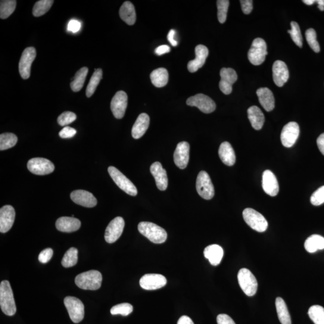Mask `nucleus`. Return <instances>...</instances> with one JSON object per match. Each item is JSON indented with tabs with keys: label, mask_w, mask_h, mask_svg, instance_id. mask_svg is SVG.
Here are the masks:
<instances>
[{
	"label": "nucleus",
	"mask_w": 324,
	"mask_h": 324,
	"mask_svg": "<svg viewBox=\"0 0 324 324\" xmlns=\"http://www.w3.org/2000/svg\"><path fill=\"white\" fill-rule=\"evenodd\" d=\"M0 306L6 315L14 316L17 312V306L10 283L4 280L0 285Z\"/></svg>",
	"instance_id": "1"
},
{
	"label": "nucleus",
	"mask_w": 324,
	"mask_h": 324,
	"mask_svg": "<svg viewBox=\"0 0 324 324\" xmlns=\"http://www.w3.org/2000/svg\"><path fill=\"white\" fill-rule=\"evenodd\" d=\"M139 232L155 244H161L166 241L167 232L156 224L148 222H142L138 225Z\"/></svg>",
	"instance_id": "2"
},
{
	"label": "nucleus",
	"mask_w": 324,
	"mask_h": 324,
	"mask_svg": "<svg viewBox=\"0 0 324 324\" xmlns=\"http://www.w3.org/2000/svg\"><path fill=\"white\" fill-rule=\"evenodd\" d=\"M102 275L96 270L80 273L75 278L76 285L85 290H98L101 287Z\"/></svg>",
	"instance_id": "3"
},
{
	"label": "nucleus",
	"mask_w": 324,
	"mask_h": 324,
	"mask_svg": "<svg viewBox=\"0 0 324 324\" xmlns=\"http://www.w3.org/2000/svg\"><path fill=\"white\" fill-rule=\"evenodd\" d=\"M242 216L246 223L252 229L259 232H263L267 230L269 224L266 218L259 212L252 208H246L242 212Z\"/></svg>",
	"instance_id": "4"
},
{
	"label": "nucleus",
	"mask_w": 324,
	"mask_h": 324,
	"mask_svg": "<svg viewBox=\"0 0 324 324\" xmlns=\"http://www.w3.org/2000/svg\"><path fill=\"white\" fill-rule=\"evenodd\" d=\"M238 280L239 286L246 295L249 297L256 294L258 289V282L250 270L241 269L238 273Z\"/></svg>",
	"instance_id": "5"
},
{
	"label": "nucleus",
	"mask_w": 324,
	"mask_h": 324,
	"mask_svg": "<svg viewBox=\"0 0 324 324\" xmlns=\"http://www.w3.org/2000/svg\"><path fill=\"white\" fill-rule=\"evenodd\" d=\"M267 54V46L265 40L261 38L255 39L248 52L249 60L252 64L259 65L264 63Z\"/></svg>",
	"instance_id": "6"
},
{
	"label": "nucleus",
	"mask_w": 324,
	"mask_h": 324,
	"mask_svg": "<svg viewBox=\"0 0 324 324\" xmlns=\"http://www.w3.org/2000/svg\"><path fill=\"white\" fill-rule=\"evenodd\" d=\"M108 171L112 179L122 191L130 196H135L138 194L135 186L116 168L110 167Z\"/></svg>",
	"instance_id": "7"
},
{
	"label": "nucleus",
	"mask_w": 324,
	"mask_h": 324,
	"mask_svg": "<svg viewBox=\"0 0 324 324\" xmlns=\"http://www.w3.org/2000/svg\"><path fill=\"white\" fill-rule=\"evenodd\" d=\"M64 304L68 311L70 319L74 323L82 321L85 314L84 305L79 299L74 297H66L64 298Z\"/></svg>",
	"instance_id": "8"
},
{
	"label": "nucleus",
	"mask_w": 324,
	"mask_h": 324,
	"mask_svg": "<svg viewBox=\"0 0 324 324\" xmlns=\"http://www.w3.org/2000/svg\"><path fill=\"white\" fill-rule=\"evenodd\" d=\"M196 191L202 198L210 200L214 195V188L209 175L205 171L199 173L196 179Z\"/></svg>",
	"instance_id": "9"
},
{
	"label": "nucleus",
	"mask_w": 324,
	"mask_h": 324,
	"mask_svg": "<svg viewBox=\"0 0 324 324\" xmlns=\"http://www.w3.org/2000/svg\"><path fill=\"white\" fill-rule=\"evenodd\" d=\"M28 169L31 173L38 176H45L54 171V165L45 158L36 157L30 159L27 164Z\"/></svg>",
	"instance_id": "10"
},
{
	"label": "nucleus",
	"mask_w": 324,
	"mask_h": 324,
	"mask_svg": "<svg viewBox=\"0 0 324 324\" xmlns=\"http://www.w3.org/2000/svg\"><path fill=\"white\" fill-rule=\"evenodd\" d=\"M36 57V50L34 47L25 49L22 54L19 63V71L22 78L29 79L31 74V68Z\"/></svg>",
	"instance_id": "11"
},
{
	"label": "nucleus",
	"mask_w": 324,
	"mask_h": 324,
	"mask_svg": "<svg viewBox=\"0 0 324 324\" xmlns=\"http://www.w3.org/2000/svg\"><path fill=\"white\" fill-rule=\"evenodd\" d=\"M187 105L197 107L205 114L213 113L216 110L215 102L208 96L204 94H198L189 98L186 101Z\"/></svg>",
	"instance_id": "12"
},
{
	"label": "nucleus",
	"mask_w": 324,
	"mask_h": 324,
	"mask_svg": "<svg viewBox=\"0 0 324 324\" xmlns=\"http://www.w3.org/2000/svg\"><path fill=\"white\" fill-rule=\"evenodd\" d=\"M125 222L121 217H115L109 223L105 230V239L110 244L117 240L122 234Z\"/></svg>",
	"instance_id": "13"
},
{
	"label": "nucleus",
	"mask_w": 324,
	"mask_h": 324,
	"mask_svg": "<svg viewBox=\"0 0 324 324\" xmlns=\"http://www.w3.org/2000/svg\"><path fill=\"white\" fill-rule=\"evenodd\" d=\"M166 277L159 274H146L140 279L139 284L145 290H155L167 285Z\"/></svg>",
	"instance_id": "14"
},
{
	"label": "nucleus",
	"mask_w": 324,
	"mask_h": 324,
	"mask_svg": "<svg viewBox=\"0 0 324 324\" xmlns=\"http://www.w3.org/2000/svg\"><path fill=\"white\" fill-rule=\"evenodd\" d=\"M300 134V127L295 122H289L283 127L282 131V144L285 147L290 148L295 144Z\"/></svg>",
	"instance_id": "15"
},
{
	"label": "nucleus",
	"mask_w": 324,
	"mask_h": 324,
	"mask_svg": "<svg viewBox=\"0 0 324 324\" xmlns=\"http://www.w3.org/2000/svg\"><path fill=\"white\" fill-rule=\"evenodd\" d=\"M128 103V97L123 91L118 92L115 95L111 103V110L114 116L117 119H121L125 114Z\"/></svg>",
	"instance_id": "16"
},
{
	"label": "nucleus",
	"mask_w": 324,
	"mask_h": 324,
	"mask_svg": "<svg viewBox=\"0 0 324 324\" xmlns=\"http://www.w3.org/2000/svg\"><path fill=\"white\" fill-rule=\"evenodd\" d=\"M221 80L219 88L224 94L229 95L232 92V85L237 80V74L231 68H222L220 71Z\"/></svg>",
	"instance_id": "17"
},
{
	"label": "nucleus",
	"mask_w": 324,
	"mask_h": 324,
	"mask_svg": "<svg viewBox=\"0 0 324 324\" xmlns=\"http://www.w3.org/2000/svg\"><path fill=\"white\" fill-rule=\"evenodd\" d=\"M70 198L74 203L85 207H94L98 204L97 199L95 196L84 190H77L71 192Z\"/></svg>",
	"instance_id": "18"
},
{
	"label": "nucleus",
	"mask_w": 324,
	"mask_h": 324,
	"mask_svg": "<svg viewBox=\"0 0 324 324\" xmlns=\"http://www.w3.org/2000/svg\"><path fill=\"white\" fill-rule=\"evenodd\" d=\"M190 145L188 142H181L177 145L174 154L176 165L180 169H185L189 161Z\"/></svg>",
	"instance_id": "19"
},
{
	"label": "nucleus",
	"mask_w": 324,
	"mask_h": 324,
	"mask_svg": "<svg viewBox=\"0 0 324 324\" xmlns=\"http://www.w3.org/2000/svg\"><path fill=\"white\" fill-rule=\"evenodd\" d=\"M15 219V211L11 205H5L0 210V232L6 233L12 228Z\"/></svg>",
	"instance_id": "20"
},
{
	"label": "nucleus",
	"mask_w": 324,
	"mask_h": 324,
	"mask_svg": "<svg viewBox=\"0 0 324 324\" xmlns=\"http://www.w3.org/2000/svg\"><path fill=\"white\" fill-rule=\"evenodd\" d=\"M273 77L277 86L281 87L289 79V71L284 62L277 60L273 65Z\"/></svg>",
	"instance_id": "21"
},
{
	"label": "nucleus",
	"mask_w": 324,
	"mask_h": 324,
	"mask_svg": "<svg viewBox=\"0 0 324 324\" xmlns=\"http://www.w3.org/2000/svg\"><path fill=\"white\" fill-rule=\"evenodd\" d=\"M208 49L206 46L199 45L195 48L196 58L189 62L188 68L190 72L194 73L204 65L208 55Z\"/></svg>",
	"instance_id": "22"
},
{
	"label": "nucleus",
	"mask_w": 324,
	"mask_h": 324,
	"mask_svg": "<svg viewBox=\"0 0 324 324\" xmlns=\"http://www.w3.org/2000/svg\"><path fill=\"white\" fill-rule=\"evenodd\" d=\"M150 172L155 181L157 188L164 191L168 188V180L167 171L162 167L160 162H154L150 167Z\"/></svg>",
	"instance_id": "23"
},
{
	"label": "nucleus",
	"mask_w": 324,
	"mask_h": 324,
	"mask_svg": "<svg viewBox=\"0 0 324 324\" xmlns=\"http://www.w3.org/2000/svg\"><path fill=\"white\" fill-rule=\"evenodd\" d=\"M263 188L267 195L276 196L278 194L279 186L276 177L272 171H265L263 175Z\"/></svg>",
	"instance_id": "24"
},
{
	"label": "nucleus",
	"mask_w": 324,
	"mask_h": 324,
	"mask_svg": "<svg viewBox=\"0 0 324 324\" xmlns=\"http://www.w3.org/2000/svg\"><path fill=\"white\" fill-rule=\"evenodd\" d=\"M80 220L73 217H61L55 223L57 229L63 232L76 231L80 228Z\"/></svg>",
	"instance_id": "25"
},
{
	"label": "nucleus",
	"mask_w": 324,
	"mask_h": 324,
	"mask_svg": "<svg viewBox=\"0 0 324 324\" xmlns=\"http://www.w3.org/2000/svg\"><path fill=\"white\" fill-rule=\"evenodd\" d=\"M149 125V117L145 113L139 115L133 126L132 135L134 139L141 138L148 130Z\"/></svg>",
	"instance_id": "26"
},
{
	"label": "nucleus",
	"mask_w": 324,
	"mask_h": 324,
	"mask_svg": "<svg viewBox=\"0 0 324 324\" xmlns=\"http://www.w3.org/2000/svg\"><path fill=\"white\" fill-rule=\"evenodd\" d=\"M223 250L221 246L212 245L204 249V257L209 261L212 266H216L220 264L223 257Z\"/></svg>",
	"instance_id": "27"
},
{
	"label": "nucleus",
	"mask_w": 324,
	"mask_h": 324,
	"mask_svg": "<svg viewBox=\"0 0 324 324\" xmlns=\"http://www.w3.org/2000/svg\"><path fill=\"white\" fill-rule=\"evenodd\" d=\"M257 94L260 104L265 110L267 112L273 110L275 108V98L269 89H259L257 90Z\"/></svg>",
	"instance_id": "28"
},
{
	"label": "nucleus",
	"mask_w": 324,
	"mask_h": 324,
	"mask_svg": "<svg viewBox=\"0 0 324 324\" xmlns=\"http://www.w3.org/2000/svg\"><path fill=\"white\" fill-rule=\"evenodd\" d=\"M219 155L221 160L227 166L231 167L235 164L236 161L235 152L229 142L222 143L219 149Z\"/></svg>",
	"instance_id": "29"
},
{
	"label": "nucleus",
	"mask_w": 324,
	"mask_h": 324,
	"mask_svg": "<svg viewBox=\"0 0 324 324\" xmlns=\"http://www.w3.org/2000/svg\"><path fill=\"white\" fill-rule=\"evenodd\" d=\"M120 17L123 21L129 26H133L136 20L135 7L130 2H124L119 11Z\"/></svg>",
	"instance_id": "30"
},
{
	"label": "nucleus",
	"mask_w": 324,
	"mask_h": 324,
	"mask_svg": "<svg viewBox=\"0 0 324 324\" xmlns=\"http://www.w3.org/2000/svg\"><path fill=\"white\" fill-rule=\"evenodd\" d=\"M248 118L252 127L259 130L264 126L265 118L263 112L257 106H253L248 109Z\"/></svg>",
	"instance_id": "31"
},
{
	"label": "nucleus",
	"mask_w": 324,
	"mask_h": 324,
	"mask_svg": "<svg viewBox=\"0 0 324 324\" xmlns=\"http://www.w3.org/2000/svg\"><path fill=\"white\" fill-rule=\"evenodd\" d=\"M151 83L157 88H161L167 85L169 79V74L166 68H158L152 71L150 74Z\"/></svg>",
	"instance_id": "32"
},
{
	"label": "nucleus",
	"mask_w": 324,
	"mask_h": 324,
	"mask_svg": "<svg viewBox=\"0 0 324 324\" xmlns=\"http://www.w3.org/2000/svg\"><path fill=\"white\" fill-rule=\"evenodd\" d=\"M304 248L308 253L313 254L324 249V238L321 235L314 234L308 237L304 242Z\"/></svg>",
	"instance_id": "33"
},
{
	"label": "nucleus",
	"mask_w": 324,
	"mask_h": 324,
	"mask_svg": "<svg viewBox=\"0 0 324 324\" xmlns=\"http://www.w3.org/2000/svg\"><path fill=\"white\" fill-rule=\"evenodd\" d=\"M276 307L280 322L282 324H291L290 314L285 301L282 298H276Z\"/></svg>",
	"instance_id": "34"
},
{
	"label": "nucleus",
	"mask_w": 324,
	"mask_h": 324,
	"mask_svg": "<svg viewBox=\"0 0 324 324\" xmlns=\"http://www.w3.org/2000/svg\"><path fill=\"white\" fill-rule=\"evenodd\" d=\"M89 68L86 67L81 68L75 74L70 83V87L74 92H78L83 89L85 83Z\"/></svg>",
	"instance_id": "35"
},
{
	"label": "nucleus",
	"mask_w": 324,
	"mask_h": 324,
	"mask_svg": "<svg viewBox=\"0 0 324 324\" xmlns=\"http://www.w3.org/2000/svg\"><path fill=\"white\" fill-rule=\"evenodd\" d=\"M103 76V71L101 68L95 69V72L93 73L91 79L88 84L86 89V96L87 98L92 97L94 94L96 89L100 82H101Z\"/></svg>",
	"instance_id": "36"
},
{
	"label": "nucleus",
	"mask_w": 324,
	"mask_h": 324,
	"mask_svg": "<svg viewBox=\"0 0 324 324\" xmlns=\"http://www.w3.org/2000/svg\"><path fill=\"white\" fill-rule=\"evenodd\" d=\"M15 0H2L0 2V18L5 20L14 13L17 7Z\"/></svg>",
	"instance_id": "37"
},
{
	"label": "nucleus",
	"mask_w": 324,
	"mask_h": 324,
	"mask_svg": "<svg viewBox=\"0 0 324 324\" xmlns=\"http://www.w3.org/2000/svg\"><path fill=\"white\" fill-rule=\"evenodd\" d=\"M78 260V251L76 248H71L65 252L61 261L62 266L70 268L75 266Z\"/></svg>",
	"instance_id": "38"
},
{
	"label": "nucleus",
	"mask_w": 324,
	"mask_h": 324,
	"mask_svg": "<svg viewBox=\"0 0 324 324\" xmlns=\"http://www.w3.org/2000/svg\"><path fill=\"white\" fill-rule=\"evenodd\" d=\"M53 0H40L36 3L33 9V15L35 17H39L45 15L51 8Z\"/></svg>",
	"instance_id": "39"
},
{
	"label": "nucleus",
	"mask_w": 324,
	"mask_h": 324,
	"mask_svg": "<svg viewBox=\"0 0 324 324\" xmlns=\"http://www.w3.org/2000/svg\"><path fill=\"white\" fill-rule=\"evenodd\" d=\"M308 314L314 324H324V308L314 305L308 309Z\"/></svg>",
	"instance_id": "40"
},
{
	"label": "nucleus",
	"mask_w": 324,
	"mask_h": 324,
	"mask_svg": "<svg viewBox=\"0 0 324 324\" xmlns=\"http://www.w3.org/2000/svg\"><path fill=\"white\" fill-rule=\"evenodd\" d=\"M18 138L14 133H5L0 135V149L5 150L17 144Z\"/></svg>",
	"instance_id": "41"
},
{
	"label": "nucleus",
	"mask_w": 324,
	"mask_h": 324,
	"mask_svg": "<svg viewBox=\"0 0 324 324\" xmlns=\"http://www.w3.org/2000/svg\"><path fill=\"white\" fill-rule=\"evenodd\" d=\"M217 6L218 20L221 24L225 23L226 21L229 2L228 0H218L217 1Z\"/></svg>",
	"instance_id": "42"
},
{
	"label": "nucleus",
	"mask_w": 324,
	"mask_h": 324,
	"mask_svg": "<svg viewBox=\"0 0 324 324\" xmlns=\"http://www.w3.org/2000/svg\"><path fill=\"white\" fill-rule=\"evenodd\" d=\"M291 30H288V33L290 34L291 38L299 47L303 46V37H302L301 31L299 25L296 22L292 21L291 23Z\"/></svg>",
	"instance_id": "43"
},
{
	"label": "nucleus",
	"mask_w": 324,
	"mask_h": 324,
	"mask_svg": "<svg viewBox=\"0 0 324 324\" xmlns=\"http://www.w3.org/2000/svg\"><path fill=\"white\" fill-rule=\"evenodd\" d=\"M133 307L132 305L129 303H121L116 305L111 308V313L113 315L116 314H121V315L126 316H128L129 314L132 312Z\"/></svg>",
	"instance_id": "44"
},
{
	"label": "nucleus",
	"mask_w": 324,
	"mask_h": 324,
	"mask_svg": "<svg viewBox=\"0 0 324 324\" xmlns=\"http://www.w3.org/2000/svg\"><path fill=\"white\" fill-rule=\"evenodd\" d=\"M306 37L308 43L310 48L316 53L320 51V46L319 43L317 42L316 39V33L315 30L313 29H309L306 31Z\"/></svg>",
	"instance_id": "45"
},
{
	"label": "nucleus",
	"mask_w": 324,
	"mask_h": 324,
	"mask_svg": "<svg viewBox=\"0 0 324 324\" xmlns=\"http://www.w3.org/2000/svg\"><path fill=\"white\" fill-rule=\"evenodd\" d=\"M76 119V115L71 112L67 111L62 113L58 117L57 122L61 126H65L73 123Z\"/></svg>",
	"instance_id": "46"
},
{
	"label": "nucleus",
	"mask_w": 324,
	"mask_h": 324,
	"mask_svg": "<svg viewBox=\"0 0 324 324\" xmlns=\"http://www.w3.org/2000/svg\"><path fill=\"white\" fill-rule=\"evenodd\" d=\"M311 203L315 206L324 203V186L320 187L313 193L310 198Z\"/></svg>",
	"instance_id": "47"
},
{
	"label": "nucleus",
	"mask_w": 324,
	"mask_h": 324,
	"mask_svg": "<svg viewBox=\"0 0 324 324\" xmlns=\"http://www.w3.org/2000/svg\"><path fill=\"white\" fill-rule=\"evenodd\" d=\"M53 256V251L51 248L44 249L39 255V261L42 264L48 263Z\"/></svg>",
	"instance_id": "48"
},
{
	"label": "nucleus",
	"mask_w": 324,
	"mask_h": 324,
	"mask_svg": "<svg viewBox=\"0 0 324 324\" xmlns=\"http://www.w3.org/2000/svg\"><path fill=\"white\" fill-rule=\"evenodd\" d=\"M76 134V130L72 127L66 126L64 127L60 132H59V136L61 138H71L75 135Z\"/></svg>",
	"instance_id": "49"
},
{
	"label": "nucleus",
	"mask_w": 324,
	"mask_h": 324,
	"mask_svg": "<svg viewBox=\"0 0 324 324\" xmlns=\"http://www.w3.org/2000/svg\"><path fill=\"white\" fill-rule=\"evenodd\" d=\"M240 3L243 13L246 15L250 14L253 10V1L252 0H241Z\"/></svg>",
	"instance_id": "50"
},
{
	"label": "nucleus",
	"mask_w": 324,
	"mask_h": 324,
	"mask_svg": "<svg viewBox=\"0 0 324 324\" xmlns=\"http://www.w3.org/2000/svg\"><path fill=\"white\" fill-rule=\"evenodd\" d=\"M217 324H236L229 316L226 314H220L217 317Z\"/></svg>",
	"instance_id": "51"
},
{
	"label": "nucleus",
	"mask_w": 324,
	"mask_h": 324,
	"mask_svg": "<svg viewBox=\"0 0 324 324\" xmlns=\"http://www.w3.org/2000/svg\"><path fill=\"white\" fill-rule=\"evenodd\" d=\"M81 25L79 21L71 20L68 24V30L70 32L76 33L80 29Z\"/></svg>",
	"instance_id": "52"
},
{
	"label": "nucleus",
	"mask_w": 324,
	"mask_h": 324,
	"mask_svg": "<svg viewBox=\"0 0 324 324\" xmlns=\"http://www.w3.org/2000/svg\"><path fill=\"white\" fill-rule=\"evenodd\" d=\"M171 51V48L169 46L164 45L158 46L155 50V53L157 55H162Z\"/></svg>",
	"instance_id": "53"
},
{
	"label": "nucleus",
	"mask_w": 324,
	"mask_h": 324,
	"mask_svg": "<svg viewBox=\"0 0 324 324\" xmlns=\"http://www.w3.org/2000/svg\"><path fill=\"white\" fill-rule=\"evenodd\" d=\"M176 35V31L174 30H171L169 33L168 34V39L171 43V44L173 46H177L178 45L177 40L174 39Z\"/></svg>",
	"instance_id": "54"
},
{
	"label": "nucleus",
	"mask_w": 324,
	"mask_h": 324,
	"mask_svg": "<svg viewBox=\"0 0 324 324\" xmlns=\"http://www.w3.org/2000/svg\"><path fill=\"white\" fill-rule=\"evenodd\" d=\"M316 142L319 151L324 155V133L318 137Z\"/></svg>",
	"instance_id": "55"
},
{
	"label": "nucleus",
	"mask_w": 324,
	"mask_h": 324,
	"mask_svg": "<svg viewBox=\"0 0 324 324\" xmlns=\"http://www.w3.org/2000/svg\"><path fill=\"white\" fill-rule=\"evenodd\" d=\"M177 324H194V322L191 318L188 316L184 315L182 317H180V318L178 320Z\"/></svg>",
	"instance_id": "56"
},
{
	"label": "nucleus",
	"mask_w": 324,
	"mask_h": 324,
	"mask_svg": "<svg viewBox=\"0 0 324 324\" xmlns=\"http://www.w3.org/2000/svg\"><path fill=\"white\" fill-rule=\"evenodd\" d=\"M316 2L318 4V8L320 11H324V0H317Z\"/></svg>",
	"instance_id": "57"
},
{
	"label": "nucleus",
	"mask_w": 324,
	"mask_h": 324,
	"mask_svg": "<svg viewBox=\"0 0 324 324\" xmlns=\"http://www.w3.org/2000/svg\"><path fill=\"white\" fill-rule=\"evenodd\" d=\"M303 2L307 5L310 6L314 4V3L316 2V1H314V0H303Z\"/></svg>",
	"instance_id": "58"
}]
</instances>
